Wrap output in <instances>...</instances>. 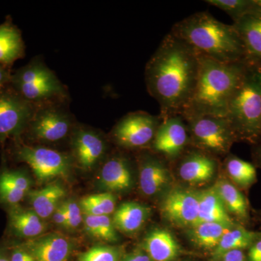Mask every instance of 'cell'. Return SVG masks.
<instances>
[{"instance_id": "6da1fadb", "label": "cell", "mask_w": 261, "mask_h": 261, "mask_svg": "<svg viewBox=\"0 0 261 261\" xmlns=\"http://www.w3.org/2000/svg\"><path fill=\"white\" fill-rule=\"evenodd\" d=\"M200 55L168 33L146 64L147 92L160 106L162 119L181 115L195 90Z\"/></svg>"}, {"instance_id": "7a4b0ae2", "label": "cell", "mask_w": 261, "mask_h": 261, "mask_svg": "<svg viewBox=\"0 0 261 261\" xmlns=\"http://www.w3.org/2000/svg\"><path fill=\"white\" fill-rule=\"evenodd\" d=\"M247 70L245 63H221L200 55L197 84L181 116L226 117L230 100Z\"/></svg>"}, {"instance_id": "3957f363", "label": "cell", "mask_w": 261, "mask_h": 261, "mask_svg": "<svg viewBox=\"0 0 261 261\" xmlns=\"http://www.w3.org/2000/svg\"><path fill=\"white\" fill-rule=\"evenodd\" d=\"M171 34L200 56L224 63H245L243 42L233 25L199 12L175 23Z\"/></svg>"}, {"instance_id": "277c9868", "label": "cell", "mask_w": 261, "mask_h": 261, "mask_svg": "<svg viewBox=\"0 0 261 261\" xmlns=\"http://www.w3.org/2000/svg\"><path fill=\"white\" fill-rule=\"evenodd\" d=\"M226 117L237 142L244 141L254 145L261 142V90L249 68L230 100Z\"/></svg>"}, {"instance_id": "5b68a950", "label": "cell", "mask_w": 261, "mask_h": 261, "mask_svg": "<svg viewBox=\"0 0 261 261\" xmlns=\"http://www.w3.org/2000/svg\"><path fill=\"white\" fill-rule=\"evenodd\" d=\"M10 86L36 107L69 100L65 86L40 58L32 60L13 73Z\"/></svg>"}, {"instance_id": "8992f818", "label": "cell", "mask_w": 261, "mask_h": 261, "mask_svg": "<svg viewBox=\"0 0 261 261\" xmlns=\"http://www.w3.org/2000/svg\"><path fill=\"white\" fill-rule=\"evenodd\" d=\"M186 122L190 145L212 155H226L237 142L226 117L182 116Z\"/></svg>"}, {"instance_id": "52a82bcc", "label": "cell", "mask_w": 261, "mask_h": 261, "mask_svg": "<svg viewBox=\"0 0 261 261\" xmlns=\"http://www.w3.org/2000/svg\"><path fill=\"white\" fill-rule=\"evenodd\" d=\"M67 103H53L36 109L25 132L40 144L58 143L71 136L76 126Z\"/></svg>"}, {"instance_id": "ba28073f", "label": "cell", "mask_w": 261, "mask_h": 261, "mask_svg": "<svg viewBox=\"0 0 261 261\" xmlns=\"http://www.w3.org/2000/svg\"><path fill=\"white\" fill-rule=\"evenodd\" d=\"M16 154L18 160L32 168L39 183L69 176L73 159L64 152L46 146L22 145L18 147Z\"/></svg>"}, {"instance_id": "9c48e42d", "label": "cell", "mask_w": 261, "mask_h": 261, "mask_svg": "<svg viewBox=\"0 0 261 261\" xmlns=\"http://www.w3.org/2000/svg\"><path fill=\"white\" fill-rule=\"evenodd\" d=\"M160 116H152L145 111L128 113L113 127V142L125 149H142L150 147L159 125Z\"/></svg>"}, {"instance_id": "30bf717a", "label": "cell", "mask_w": 261, "mask_h": 261, "mask_svg": "<svg viewBox=\"0 0 261 261\" xmlns=\"http://www.w3.org/2000/svg\"><path fill=\"white\" fill-rule=\"evenodd\" d=\"M37 107L23 99L11 86L0 93V142L17 137L27 129Z\"/></svg>"}, {"instance_id": "8fae6325", "label": "cell", "mask_w": 261, "mask_h": 261, "mask_svg": "<svg viewBox=\"0 0 261 261\" xmlns=\"http://www.w3.org/2000/svg\"><path fill=\"white\" fill-rule=\"evenodd\" d=\"M190 145L186 122L181 115L164 118L154 135L150 147L154 153L165 159H179Z\"/></svg>"}, {"instance_id": "7c38bea8", "label": "cell", "mask_w": 261, "mask_h": 261, "mask_svg": "<svg viewBox=\"0 0 261 261\" xmlns=\"http://www.w3.org/2000/svg\"><path fill=\"white\" fill-rule=\"evenodd\" d=\"M72 159L85 171L93 169L107 152V142L97 130L76 125L70 136Z\"/></svg>"}, {"instance_id": "4fadbf2b", "label": "cell", "mask_w": 261, "mask_h": 261, "mask_svg": "<svg viewBox=\"0 0 261 261\" xmlns=\"http://www.w3.org/2000/svg\"><path fill=\"white\" fill-rule=\"evenodd\" d=\"M198 192L175 188L166 193L161 204V213L168 222L178 227L190 228L198 219Z\"/></svg>"}, {"instance_id": "5bb4252c", "label": "cell", "mask_w": 261, "mask_h": 261, "mask_svg": "<svg viewBox=\"0 0 261 261\" xmlns=\"http://www.w3.org/2000/svg\"><path fill=\"white\" fill-rule=\"evenodd\" d=\"M180 158L178 175L183 181L190 185H201L211 181L217 172V160L201 149L196 148L187 153L185 152Z\"/></svg>"}, {"instance_id": "9a60e30c", "label": "cell", "mask_w": 261, "mask_h": 261, "mask_svg": "<svg viewBox=\"0 0 261 261\" xmlns=\"http://www.w3.org/2000/svg\"><path fill=\"white\" fill-rule=\"evenodd\" d=\"M140 161V187L144 195L154 197L169 187L172 174L162 159L144 153Z\"/></svg>"}, {"instance_id": "2e32d148", "label": "cell", "mask_w": 261, "mask_h": 261, "mask_svg": "<svg viewBox=\"0 0 261 261\" xmlns=\"http://www.w3.org/2000/svg\"><path fill=\"white\" fill-rule=\"evenodd\" d=\"M98 177V187L106 192H127L133 185L129 161L121 154L111 156L105 161Z\"/></svg>"}, {"instance_id": "e0dca14e", "label": "cell", "mask_w": 261, "mask_h": 261, "mask_svg": "<svg viewBox=\"0 0 261 261\" xmlns=\"http://www.w3.org/2000/svg\"><path fill=\"white\" fill-rule=\"evenodd\" d=\"M23 247L36 261H68L73 250L72 241L59 233H47L31 239Z\"/></svg>"}, {"instance_id": "ac0fdd59", "label": "cell", "mask_w": 261, "mask_h": 261, "mask_svg": "<svg viewBox=\"0 0 261 261\" xmlns=\"http://www.w3.org/2000/svg\"><path fill=\"white\" fill-rule=\"evenodd\" d=\"M245 51V63L253 67L261 63V11H254L244 15L233 23Z\"/></svg>"}, {"instance_id": "d6986e66", "label": "cell", "mask_w": 261, "mask_h": 261, "mask_svg": "<svg viewBox=\"0 0 261 261\" xmlns=\"http://www.w3.org/2000/svg\"><path fill=\"white\" fill-rule=\"evenodd\" d=\"M142 248L152 261H175L181 254V247L168 230L154 228L144 239Z\"/></svg>"}, {"instance_id": "ffe728a7", "label": "cell", "mask_w": 261, "mask_h": 261, "mask_svg": "<svg viewBox=\"0 0 261 261\" xmlns=\"http://www.w3.org/2000/svg\"><path fill=\"white\" fill-rule=\"evenodd\" d=\"M152 210L137 202H124L116 209L112 218L117 231L132 234L140 231L148 221Z\"/></svg>"}, {"instance_id": "44dd1931", "label": "cell", "mask_w": 261, "mask_h": 261, "mask_svg": "<svg viewBox=\"0 0 261 261\" xmlns=\"http://www.w3.org/2000/svg\"><path fill=\"white\" fill-rule=\"evenodd\" d=\"M198 219L196 224L204 222L221 223L229 226L237 224L226 211L214 186L198 192Z\"/></svg>"}, {"instance_id": "7402d4cb", "label": "cell", "mask_w": 261, "mask_h": 261, "mask_svg": "<svg viewBox=\"0 0 261 261\" xmlns=\"http://www.w3.org/2000/svg\"><path fill=\"white\" fill-rule=\"evenodd\" d=\"M25 56L21 32L12 20L0 25V64L11 68L15 61Z\"/></svg>"}, {"instance_id": "603a6c76", "label": "cell", "mask_w": 261, "mask_h": 261, "mask_svg": "<svg viewBox=\"0 0 261 261\" xmlns=\"http://www.w3.org/2000/svg\"><path fill=\"white\" fill-rule=\"evenodd\" d=\"M260 231L247 229L237 224L228 229L217 247L211 252V260L219 261L225 254L232 250H247L260 236Z\"/></svg>"}, {"instance_id": "cb8c5ba5", "label": "cell", "mask_w": 261, "mask_h": 261, "mask_svg": "<svg viewBox=\"0 0 261 261\" xmlns=\"http://www.w3.org/2000/svg\"><path fill=\"white\" fill-rule=\"evenodd\" d=\"M65 193L64 187L61 184L51 182L41 190L29 192L28 195L32 210L44 220L53 216Z\"/></svg>"}, {"instance_id": "d4e9b609", "label": "cell", "mask_w": 261, "mask_h": 261, "mask_svg": "<svg viewBox=\"0 0 261 261\" xmlns=\"http://www.w3.org/2000/svg\"><path fill=\"white\" fill-rule=\"evenodd\" d=\"M214 187L230 216L243 224L247 223L250 220L248 202L240 189L225 178L219 179Z\"/></svg>"}, {"instance_id": "484cf974", "label": "cell", "mask_w": 261, "mask_h": 261, "mask_svg": "<svg viewBox=\"0 0 261 261\" xmlns=\"http://www.w3.org/2000/svg\"><path fill=\"white\" fill-rule=\"evenodd\" d=\"M10 225L17 236L23 238H38L46 230L44 220L33 210L13 209L10 212Z\"/></svg>"}, {"instance_id": "4316f807", "label": "cell", "mask_w": 261, "mask_h": 261, "mask_svg": "<svg viewBox=\"0 0 261 261\" xmlns=\"http://www.w3.org/2000/svg\"><path fill=\"white\" fill-rule=\"evenodd\" d=\"M232 226L221 223H199L188 228L189 238L195 246L212 252L219 245L224 233Z\"/></svg>"}, {"instance_id": "83f0119b", "label": "cell", "mask_w": 261, "mask_h": 261, "mask_svg": "<svg viewBox=\"0 0 261 261\" xmlns=\"http://www.w3.org/2000/svg\"><path fill=\"white\" fill-rule=\"evenodd\" d=\"M224 166L228 177L239 189L247 190L257 181L256 169L252 163L231 154L225 161Z\"/></svg>"}, {"instance_id": "f1b7e54d", "label": "cell", "mask_w": 261, "mask_h": 261, "mask_svg": "<svg viewBox=\"0 0 261 261\" xmlns=\"http://www.w3.org/2000/svg\"><path fill=\"white\" fill-rule=\"evenodd\" d=\"M83 224L86 232L92 238L110 243L118 241L116 228L110 216L84 214Z\"/></svg>"}, {"instance_id": "f546056e", "label": "cell", "mask_w": 261, "mask_h": 261, "mask_svg": "<svg viewBox=\"0 0 261 261\" xmlns=\"http://www.w3.org/2000/svg\"><path fill=\"white\" fill-rule=\"evenodd\" d=\"M80 205L84 214L111 216L116 209V198L114 194L103 192L83 197Z\"/></svg>"}, {"instance_id": "4dcf8cb0", "label": "cell", "mask_w": 261, "mask_h": 261, "mask_svg": "<svg viewBox=\"0 0 261 261\" xmlns=\"http://www.w3.org/2000/svg\"><path fill=\"white\" fill-rule=\"evenodd\" d=\"M205 3L224 11L233 23L247 13L260 11L255 0H207Z\"/></svg>"}, {"instance_id": "1f68e13d", "label": "cell", "mask_w": 261, "mask_h": 261, "mask_svg": "<svg viewBox=\"0 0 261 261\" xmlns=\"http://www.w3.org/2000/svg\"><path fill=\"white\" fill-rule=\"evenodd\" d=\"M28 195L15 183L10 176L9 171L0 174V199L10 205H18Z\"/></svg>"}, {"instance_id": "d6a6232c", "label": "cell", "mask_w": 261, "mask_h": 261, "mask_svg": "<svg viewBox=\"0 0 261 261\" xmlns=\"http://www.w3.org/2000/svg\"><path fill=\"white\" fill-rule=\"evenodd\" d=\"M123 255L119 247L97 245L82 252L77 261H121Z\"/></svg>"}, {"instance_id": "836d02e7", "label": "cell", "mask_w": 261, "mask_h": 261, "mask_svg": "<svg viewBox=\"0 0 261 261\" xmlns=\"http://www.w3.org/2000/svg\"><path fill=\"white\" fill-rule=\"evenodd\" d=\"M67 214V229L75 230L83 223L84 214L80 203L74 200L64 202Z\"/></svg>"}, {"instance_id": "e575fe53", "label": "cell", "mask_w": 261, "mask_h": 261, "mask_svg": "<svg viewBox=\"0 0 261 261\" xmlns=\"http://www.w3.org/2000/svg\"><path fill=\"white\" fill-rule=\"evenodd\" d=\"M11 68L0 64V93L11 85Z\"/></svg>"}, {"instance_id": "d590c367", "label": "cell", "mask_w": 261, "mask_h": 261, "mask_svg": "<svg viewBox=\"0 0 261 261\" xmlns=\"http://www.w3.org/2000/svg\"><path fill=\"white\" fill-rule=\"evenodd\" d=\"M246 255L248 261H261V231L259 238L249 247Z\"/></svg>"}, {"instance_id": "8d00e7d4", "label": "cell", "mask_w": 261, "mask_h": 261, "mask_svg": "<svg viewBox=\"0 0 261 261\" xmlns=\"http://www.w3.org/2000/svg\"><path fill=\"white\" fill-rule=\"evenodd\" d=\"M10 261H36L35 258L23 246L18 247L13 250Z\"/></svg>"}, {"instance_id": "74e56055", "label": "cell", "mask_w": 261, "mask_h": 261, "mask_svg": "<svg viewBox=\"0 0 261 261\" xmlns=\"http://www.w3.org/2000/svg\"><path fill=\"white\" fill-rule=\"evenodd\" d=\"M121 261H152L147 255L145 250L140 248L136 249L129 253L123 255Z\"/></svg>"}, {"instance_id": "f35d334b", "label": "cell", "mask_w": 261, "mask_h": 261, "mask_svg": "<svg viewBox=\"0 0 261 261\" xmlns=\"http://www.w3.org/2000/svg\"><path fill=\"white\" fill-rule=\"evenodd\" d=\"M51 216L55 224L61 227H66L67 214L64 202L60 204Z\"/></svg>"}, {"instance_id": "ab89813d", "label": "cell", "mask_w": 261, "mask_h": 261, "mask_svg": "<svg viewBox=\"0 0 261 261\" xmlns=\"http://www.w3.org/2000/svg\"><path fill=\"white\" fill-rule=\"evenodd\" d=\"M219 261H248L243 250H232L225 254Z\"/></svg>"}, {"instance_id": "60d3db41", "label": "cell", "mask_w": 261, "mask_h": 261, "mask_svg": "<svg viewBox=\"0 0 261 261\" xmlns=\"http://www.w3.org/2000/svg\"><path fill=\"white\" fill-rule=\"evenodd\" d=\"M253 159L255 164L261 167V142L255 145L254 147Z\"/></svg>"}, {"instance_id": "b9f144b4", "label": "cell", "mask_w": 261, "mask_h": 261, "mask_svg": "<svg viewBox=\"0 0 261 261\" xmlns=\"http://www.w3.org/2000/svg\"><path fill=\"white\" fill-rule=\"evenodd\" d=\"M249 68L252 70V73H253L254 75H255L257 83H258L259 86H260L261 90V63H260V64L255 65V66L250 67Z\"/></svg>"}, {"instance_id": "7bdbcfd3", "label": "cell", "mask_w": 261, "mask_h": 261, "mask_svg": "<svg viewBox=\"0 0 261 261\" xmlns=\"http://www.w3.org/2000/svg\"><path fill=\"white\" fill-rule=\"evenodd\" d=\"M0 261H10V259L8 258L4 254L0 252Z\"/></svg>"}, {"instance_id": "ee69618b", "label": "cell", "mask_w": 261, "mask_h": 261, "mask_svg": "<svg viewBox=\"0 0 261 261\" xmlns=\"http://www.w3.org/2000/svg\"><path fill=\"white\" fill-rule=\"evenodd\" d=\"M256 1V3L257 5V7H258V9L261 11V0H255Z\"/></svg>"}]
</instances>
